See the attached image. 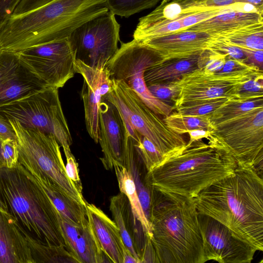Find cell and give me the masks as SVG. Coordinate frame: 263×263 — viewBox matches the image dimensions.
Returning a JSON list of instances; mask_svg holds the SVG:
<instances>
[{
  "mask_svg": "<svg viewBox=\"0 0 263 263\" xmlns=\"http://www.w3.org/2000/svg\"><path fill=\"white\" fill-rule=\"evenodd\" d=\"M194 201L199 213L263 251V180L254 167L237 164L232 174L203 190Z\"/></svg>",
  "mask_w": 263,
  "mask_h": 263,
  "instance_id": "obj_1",
  "label": "cell"
},
{
  "mask_svg": "<svg viewBox=\"0 0 263 263\" xmlns=\"http://www.w3.org/2000/svg\"><path fill=\"white\" fill-rule=\"evenodd\" d=\"M148 221L157 262H206L194 198L153 187Z\"/></svg>",
  "mask_w": 263,
  "mask_h": 263,
  "instance_id": "obj_2",
  "label": "cell"
},
{
  "mask_svg": "<svg viewBox=\"0 0 263 263\" xmlns=\"http://www.w3.org/2000/svg\"><path fill=\"white\" fill-rule=\"evenodd\" d=\"M108 10L106 0H54L9 19L0 31V49L18 52L68 38L78 27Z\"/></svg>",
  "mask_w": 263,
  "mask_h": 263,
  "instance_id": "obj_3",
  "label": "cell"
},
{
  "mask_svg": "<svg viewBox=\"0 0 263 263\" xmlns=\"http://www.w3.org/2000/svg\"><path fill=\"white\" fill-rule=\"evenodd\" d=\"M237 163L225 149L203 139L189 140L177 153L148 172L152 187L195 198L203 190L232 174Z\"/></svg>",
  "mask_w": 263,
  "mask_h": 263,
  "instance_id": "obj_4",
  "label": "cell"
},
{
  "mask_svg": "<svg viewBox=\"0 0 263 263\" xmlns=\"http://www.w3.org/2000/svg\"><path fill=\"white\" fill-rule=\"evenodd\" d=\"M0 196L7 210L30 235L47 244L66 248L59 212L18 162L0 167Z\"/></svg>",
  "mask_w": 263,
  "mask_h": 263,
  "instance_id": "obj_5",
  "label": "cell"
},
{
  "mask_svg": "<svg viewBox=\"0 0 263 263\" xmlns=\"http://www.w3.org/2000/svg\"><path fill=\"white\" fill-rule=\"evenodd\" d=\"M17 136L18 162L30 173L48 179L65 194L86 205L82 194L68 178L60 145L52 135L23 127L14 119L9 120Z\"/></svg>",
  "mask_w": 263,
  "mask_h": 263,
  "instance_id": "obj_6",
  "label": "cell"
},
{
  "mask_svg": "<svg viewBox=\"0 0 263 263\" xmlns=\"http://www.w3.org/2000/svg\"><path fill=\"white\" fill-rule=\"evenodd\" d=\"M112 80L113 88L103 97L118 109L127 130L134 128L148 139L165 161L186 145L182 135L170 129L124 82Z\"/></svg>",
  "mask_w": 263,
  "mask_h": 263,
  "instance_id": "obj_7",
  "label": "cell"
},
{
  "mask_svg": "<svg viewBox=\"0 0 263 263\" xmlns=\"http://www.w3.org/2000/svg\"><path fill=\"white\" fill-rule=\"evenodd\" d=\"M0 116L17 121L24 127L54 136L65 157L72 155V137L59 98L58 89L46 87L0 106Z\"/></svg>",
  "mask_w": 263,
  "mask_h": 263,
  "instance_id": "obj_8",
  "label": "cell"
},
{
  "mask_svg": "<svg viewBox=\"0 0 263 263\" xmlns=\"http://www.w3.org/2000/svg\"><path fill=\"white\" fill-rule=\"evenodd\" d=\"M214 126L208 141L225 149L237 164L252 166L262 175L263 107Z\"/></svg>",
  "mask_w": 263,
  "mask_h": 263,
  "instance_id": "obj_9",
  "label": "cell"
},
{
  "mask_svg": "<svg viewBox=\"0 0 263 263\" xmlns=\"http://www.w3.org/2000/svg\"><path fill=\"white\" fill-rule=\"evenodd\" d=\"M160 59L157 51L133 39L121 44L106 67L111 79L124 82L150 109L164 118L172 112L175 107L155 98L144 79L145 70Z\"/></svg>",
  "mask_w": 263,
  "mask_h": 263,
  "instance_id": "obj_10",
  "label": "cell"
},
{
  "mask_svg": "<svg viewBox=\"0 0 263 263\" xmlns=\"http://www.w3.org/2000/svg\"><path fill=\"white\" fill-rule=\"evenodd\" d=\"M108 11L78 27L68 37L76 60L104 68L118 49L120 25Z\"/></svg>",
  "mask_w": 263,
  "mask_h": 263,
  "instance_id": "obj_11",
  "label": "cell"
},
{
  "mask_svg": "<svg viewBox=\"0 0 263 263\" xmlns=\"http://www.w3.org/2000/svg\"><path fill=\"white\" fill-rule=\"evenodd\" d=\"M17 53L22 62L47 87H63L76 73L75 53L68 38Z\"/></svg>",
  "mask_w": 263,
  "mask_h": 263,
  "instance_id": "obj_12",
  "label": "cell"
},
{
  "mask_svg": "<svg viewBox=\"0 0 263 263\" xmlns=\"http://www.w3.org/2000/svg\"><path fill=\"white\" fill-rule=\"evenodd\" d=\"M262 72L222 74L197 69L178 81L179 91L174 106L176 109L204 100L220 97L233 98L237 96L242 84L263 76Z\"/></svg>",
  "mask_w": 263,
  "mask_h": 263,
  "instance_id": "obj_13",
  "label": "cell"
},
{
  "mask_svg": "<svg viewBox=\"0 0 263 263\" xmlns=\"http://www.w3.org/2000/svg\"><path fill=\"white\" fill-rule=\"evenodd\" d=\"M206 261L250 263L256 249L234 236L226 226L214 218L198 213Z\"/></svg>",
  "mask_w": 263,
  "mask_h": 263,
  "instance_id": "obj_14",
  "label": "cell"
},
{
  "mask_svg": "<svg viewBox=\"0 0 263 263\" xmlns=\"http://www.w3.org/2000/svg\"><path fill=\"white\" fill-rule=\"evenodd\" d=\"M46 87L22 62L17 52L0 49V106Z\"/></svg>",
  "mask_w": 263,
  "mask_h": 263,
  "instance_id": "obj_15",
  "label": "cell"
},
{
  "mask_svg": "<svg viewBox=\"0 0 263 263\" xmlns=\"http://www.w3.org/2000/svg\"><path fill=\"white\" fill-rule=\"evenodd\" d=\"M128 135L117 107L103 97L99 105V142L103 153L100 160L106 170L115 165L124 166Z\"/></svg>",
  "mask_w": 263,
  "mask_h": 263,
  "instance_id": "obj_16",
  "label": "cell"
},
{
  "mask_svg": "<svg viewBox=\"0 0 263 263\" xmlns=\"http://www.w3.org/2000/svg\"><path fill=\"white\" fill-rule=\"evenodd\" d=\"M76 73L82 75L81 96L83 102L86 130L95 143L99 138V105L102 98L113 88V81L107 67H90L76 60Z\"/></svg>",
  "mask_w": 263,
  "mask_h": 263,
  "instance_id": "obj_17",
  "label": "cell"
},
{
  "mask_svg": "<svg viewBox=\"0 0 263 263\" xmlns=\"http://www.w3.org/2000/svg\"><path fill=\"white\" fill-rule=\"evenodd\" d=\"M214 36L202 31L183 30L139 42L157 51L164 60L200 54Z\"/></svg>",
  "mask_w": 263,
  "mask_h": 263,
  "instance_id": "obj_18",
  "label": "cell"
},
{
  "mask_svg": "<svg viewBox=\"0 0 263 263\" xmlns=\"http://www.w3.org/2000/svg\"><path fill=\"white\" fill-rule=\"evenodd\" d=\"M109 210L126 248L141 263L149 238L134 216L126 196L120 192L112 196L110 199Z\"/></svg>",
  "mask_w": 263,
  "mask_h": 263,
  "instance_id": "obj_19",
  "label": "cell"
},
{
  "mask_svg": "<svg viewBox=\"0 0 263 263\" xmlns=\"http://www.w3.org/2000/svg\"><path fill=\"white\" fill-rule=\"evenodd\" d=\"M262 15L263 11L251 5L237 4L217 15L185 30L218 35L251 25L262 23Z\"/></svg>",
  "mask_w": 263,
  "mask_h": 263,
  "instance_id": "obj_20",
  "label": "cell"
},
{
  "mask_svg": "<svg viewBox=\"0 0 263 263\" xmlns=\"http://www.w3.org/2000/svg\"><path fill=\"white\" fill-rule=\"evenodd\" d=\"M85 206L88 222L104 252L111 262L123 263L126 247L116 223L95 204L86 202Z\"/></svg>",
  "mask_w": 263,
  "mask_h": 263,
  "instance_id": "obj_21",
  "label": "cell"
},
{
  "mask_svg": "<svg viewBox=\"0 0 263 263\" xmlns=\"http://www.w3.org/2000/svg\"><path fill=\"white\" fill-rule=\"evenodd\" d=\"M22 229L10 213L0 211V263H34Z\"/></svg>",
  "mask_w": 263,
  "mask_h": 263,
  "instance_id": "obj_22",
  "label": "cell"
},
{
  "mask_svg": "<svg viewBox=\"0 0 263 263\" xmlns=\"http://www.w3.org/2000/svg\"><path fill=\"white\" fill-rule=\"evenodd\" d=\"M200 54L182 58L159 59L144 72V79L146 85L179 81L184 75L198 69V60Z\"/></svg>",
  "mask_w": 263,
  "mask_h": 263,
  "instance_id": "obj_23",
  "label": "cell"
},
{
  "mask_svg": "<svg viewBox=\"0 0 263 263\" xmlns=\"http://www.w3.org/2000/svg\"><path fill=\"white\" fill-rule=\"evenodd\" d=\"M30 174L61 215L82 227L88 224L85 205L69 197L48 179Z\"/></svg>",
  "mask_w": 263,
  "mask_h": 263,
  "instance_id": "obj_24",
  "label": "cell"
},
{
  "mask_svg": "<svg viewBox=\"0 0 263 263\" xmlns=\"http://www.w3.org/2000/svg\"><path fill=\"white\" fill-rule=\"evenodd\" d=\"M124 166L133 178L140 202L148 220L153 187L146 181L148 172L137 150L134 140L129 135Z\"/></svg>",
  "mask_w": 263,
  "mask_h": 263,
  "instance_id": "obj_25",
  "label": "cell"
},
{
  "mask_svg": "<svg viewBox=\"0 0 263 263\" xmlns=\"http://www.w3.org/2000/svg\"><path fill=\"white\" fill-rule=\"evenodd\" d=\"M34 263H79L63 246L47 244L34 237L23 227Z\"/></svg>",
  "mask_w": 263,
  "mask_h": 263,
  "instance_id": "obj_26",
  "label": "cell"
},
{
  "mask_svg": "<svg viewBox=\"0 0 263 263\" xmlns=\"http://www.w3.org/2000/svg\"><path fill=\"white\" fill-rule=\"evenodd\" d=\"M114 168L120 192L127 197L135 218L141 223L144 232L149 238V223L140 202L133 178L126 168L121 165H115Z\"/></svg>",
  "mask_w": 263,
  "mask_h": 263,
  "instance_id": "obj_27",
  "label": "cell"
},
{
  "mask_svg": "<svg viewBox=\"0 0 263 263\" xmlns=\"http://www.w3.org/2000/svg\"><path fill=\"white\" fill-rule=\"evenodd\" d=\"M258 107H263V97L245 99L236 96L228 99L209 116L215 125Z\"/></svg>",
  "mask_w": 263,
  "mask_h": 263,
  "instance_id": "obj_28",
  "label": "cell"
},
{
  "mask_svg": "<svg viewBox=\"0 0 263 263\" xmlns=\"http://www.w3.org/2000/svg\"><path fill=\"white\" fill-rule=\"evenodd\" d=\"M76 250L80 263L111 262L102 249L89 222L77 240Z\"/></svg>",
  "mask_w": 263,
  "mask_h": 263,
  "instance_id": "obj_29",
  "label": "cell"
},
{
  "mask_svg": "<svg viewBox=\"0 0 263 263\" xmlns=\"http://www.w3.org/2000/svg\"><path fill=\"white\" fill-rule=\"evenodd\" d=\"M215 35L216 37L237 47L263 50V23Z\"/></svg>",
  "mask_w": 263,
  "mask_h": 263,
  "instance_id": "obj_30",
  "label": "cell"
},
{
  "mask_svg": "<svg viewBox=\"0 0 263 263\" xmlns=\"http://www.w3.org/2000/svg\"><path fill=\"white\" fill-rule=\"evenodd\" d=\"M184 13L183 8L176 1L166 3H161L154 10L139 19L134 34L164 25L180 17Z\"/></svg>",
  "mask_w": 263,
  "mask_h": 263,
  "instance_id": "obj_31",
  "label": "cell"
},
{
  "mask_svg": "<svg viewBox=\"0 0 263 263\" xmlns=\"http://www.w3.org/2000/svg\"><path fill=\"white\" fill-rule=\"evenodd\" d=\"M163 120L170 129L180 135L196 129L213 130L214 128L209 115H183L176 112H172Z\"/></svg>",
  "mask_w": 263,
  "mask_h": 263,
  "instance_id": "obj_32",
  "label": "cell"
},
{
  "mask_svg": "<svg viewBox=\"0 0 263 263\" xmlns=\"http://www.w3.org/2000/svg\"><path fill=\"white\" fill-rule=\"evenodd\" d=\"M160 0H106L109 11L115 15L128 17L155 6Z\"/></svg>",
  "mask_w": 263,
  "mask_h": 263,
  "instance_id": "obj_33",
  "label": "cell"
},
{
  "mask_svg": "<svg viewBox=\"0 0 263 263\" xmlns=\"http://www.w3.org/2000/svg\"><path fill=\"white\" fill-rule=\"evenodd\" d=\"M134 142L147 172L165 162V159L153 143L146 138L142 136L139 141H136L134 140Z\"/></svg>",
  "mask_w": 263,
  "mask_h": 263,
  "instance_id": "obj_34",
  "label": "cell"
},
{
  "mask_svg": "<svg viewBox=\"0 0 263 263\" xmlns=\"http://www.w3.org/2000/svg\"><path fill=\"white\" fill-rule=\"evenodd\" d=\"M228 99L220 97L198 102L176 108L177 112L183 115L207 116L223 104Z\"/></svg>",
  "mask_w": 263,
  "mask_h": 263,
  "instance_id": "obj_35",
  "label": "cell"
},
{
  "mask_svg": "<svg viewBox=\"0 0 263 263\" xmlns=\"http://www.w3.org/2000/svg\"><path fill=\"white\" fill-rule=\"evenodd\" d=\"M184 13H194L237 4L236 0H175Z\"/></svg>",
  "mask_w": 263,
  "mask_h": 263,
  "instance_id": "obj_36",
  "label": "cell"
},
{
  "mask_svg": "<svg viewBox=\"0 0 263 263\" xmlns=\"http://www.w3.org/2000/svg\"><path fill=\"white\" fill-rule=\"evenodd\" d=\"M59 220L66 248L79 262L77 256L76 245L84 227H82L74 223L60 213Z\"/></svg>",
  "mask_w": 263,
  "mask_h": 263,
  "instance_id": "obj_37",
  "label": "cell"
},
{
  "mask_svg": "<svg viewBox=\"0 0 263 263\" xmlns=\"http://www.w3.org/2000/svg\"><path fill=\"white\" fill-rule=\"evenodd\" d=\"M227 56L206 48L199 54L198 68L206 72L217 73L223 68Z\"/></svg>",
  "mask_w": 263,
  "mask_h": 263,
  "instance_id": "obj_38",
  "label": "cell"
},
{
  "mask_svg": "<svg viewBox=\"0 0 263 263\" xmlns=\"http://www.w3.org/2000/svg\"><path fill=\"white\" fill-rule=\"evenodd\" d=\"M178 81L147 85L151 94L156 99L174 106L179 91Z\"/></svg>",
  "mask_w": 263,
  "mask_h": 263,
  "instance_id": "obj_39",
  "label": "cell"
},
{
  "mask_svg": "<svg viewBox=\"0 0 263 263\" xmlns=\"http://www.w3.org/2000/svg\"><path fill=\"white\" fill-rule=\"evenodd\" d=\"M206 48L246 63V57L240 48L217 38L215 35L209 43Z\"/></svg>",
  "mask_w": 263,
  "mask_h": 263,
  "instance_id": "obj_40",
  "label": "cell"
},
{
  "mask_svg": "<svg viewBox=\"0 0 263 263\" xmlns=\"http://www.w3.org/2000/svg\"><path fill=\"white\" fill-rule=\"evenodd\" d=\"M236 96L245 99L263 97V76L257 77L242 84Z\"/></svg>",
  "mask_w": 263,
  "mask_h": 263,
  "instance_id": "obj_41",
  "label": "cell"
},
{
  "mask_svg": "<svg viewBox=\"0 0 263 263\" xmlns=\"http://www.w3.org/2000/svg\"><path fill=\"white\" fill-rule=\"evenodd\" d=\"M263 71L258 67L247 64L243 61L227 57L222 69L216 73L222 74H240Z\"/></svg>",
  "mask_w": 263,
  "mask_h": 263,
  "instance_id": "obj_42",
  "label": "cell"
},
{
  "mask_svg": "<svg viewBox=\"0 0 263 263\" xmlns=\"http://www.w3.org/2000/svg\"><path fill=\"white\" fill-rule=\"evenodd\" d=\"M2 154L4 167L12 168L15 166L18 158L17 142L9 140L2 142Z\"/></svg>",
  "mask_w": 263,
  "mask_h": 263,
  "instance_id": "obj_43",
  "label": "cell"
},
{
  "mask_svg": "<svg viewBox=\"0 0 263 263\" xmlns=\"http://www.w3.org/2000/svg\"><path fill=\"white\" fill-rule=\"evenodd\" d=\"M66 173L79 192L82 194V185L79 176L78 164L73 154L66 157Z\"/></svg>",
  "mask_w": 263,
  "mask_h": 263,
  "instance_id": "obj_44",
  "label": "cell"
},
{
  "mask_svg": "<svg viewBox=\"0 0 263 263\" xmlns=\"http://www.w3.org/2000/svg\"><path fill=\"white\" fill-rule=\"evenodd\" d=\"M53 1L54 0H22L16 7L12 16L23 15Z\"/></svg>",
  "mask_w": 263,
  "mask_h": 263,
  "instance_id": "obj_45",
  "label": "cell"
},
{
  "mask_svg": "<svg viewBox=\"0 0 263 263\" xmlns=\"http://www.w3.org/2000/svg\"><path fill=\"white\" fill-rule=\"evenodd\" d=\"M22 0H0V31Z\"/></svg>",
  "mask_w": 263,
  "mask_h": 263,
  "instance_id": "obj_46",
  "label": "cell"
},
{
  "mask_svg": "<svg viewBox=\"0 0 263 263\" xmlns=\"http://www.w3.org/2000/svg\"><path fill=\"white\" fill-rule=\"evenodd\" d=\"M246 57V63L258 67L262 70L263 50L239 47Z\"/></svg>",
  "mask_w": 263,
  "mask_h": 263,
  "instance_id": "obj_47",
  "label": "cell"
},
{
  "mask_svg": "<svg viewBox=\"0 0 263 263\" xmlns=\"http://www.w3.org/2000/svg\"><path fill=\"white\" fill-rule=\"evenodd\" d=\"M0 140L17 142L15 130L9 120L0 116Z\"/></svg>",
  "mask_w": 263,
  "mask_h": 263,
  "instance_id": "obj_48",
  "label": "cell"
},
{
  "mask_svg": "<svg viewBox=\"0 0 263 263\" xmlns=\"http://www.w3.org/2000/svg\"><path fill=\"white\" fill-rule=\"evenodd\" d=\"M212 130L206 129H196L191 130L187 133L189 135V140H196L200 139H207L210 136Z\"/></svg>",
  "mask_w": 263,
  "mask_h": 263,
  "instance_id": "obj_49",
  "label": "cell"
},
{
  "mask_svg": "<svg viewBox=\"0 0 263 263\" xmlns=\"http://www.w3.org/2000/svg\"><path fill=\"white\" fill-rule=\"evenodd\" d=\"M123 263H139V261L126 248L123 252Z\"/></svg>",
  "mask_w": 263,
  "mask_h": 263,
  "instance_id": "obj_50",
  "label": "cell"
},
{
  "mask_svg": "<svg viewBox=\"0 0 263 263\" xmlns=\"http://www.w3.org/2000/svg\"><path fill=\"white\" fill-rule=\"evenodd\" d=\"M0 211L4 212V213H9L5 204L3 202V200H2L1 196H0Z\"/></svg>",
  "mask_w": 263,
  "mask_h": 263,
  "instance_id": "obj_51",
  "label": "cell"
},
{
  "mask_svg": "<svg viewBox=\"0 0 263 263\" xmlns=\"http://www.w3.org/2000/svg\"><path fill=\"white\" fill-rule=\"evenodd\" d=\"M2 142L0 140V167L4 166V161L2 154Z\"/></svg>",
  "mask_w": 263,
  "mask_h": 263,
  "instance_id": "obj_52",
  "label": "cell"
},
{
  "mask_svg": "<svg viewBox=\"0 0 263 263\" xmlns=\"http://www.w3.org/2000/svg\"><path fill=\"white\" fill-rule=\"evenodd\" d=\"M174 1H175V0H162L161 3H168V2Z\"/></svg>",
  "mask_w": 263,
  "mask_h": 263,
  "instance_id": "obj_53",
  "label": "cell"
}]
</instances>
